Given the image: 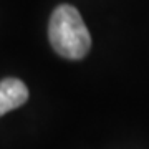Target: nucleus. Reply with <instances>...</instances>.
<instances>
[{
  "label": "nucleus",
  "instance_id": "nucleus-1",
  "mask_svg": "<svg viewBox=\"0 0 149 149\" xmlns=\"http://www.w3.org/2000/svg\"><path fill=\"white\" fill-rule=\"evenodd\" d=\"M48 38L60 56L81 60L91 48V37L80 12L71 5L56 7L50 17Z\"/></svg>",
  "mask_w": 149,
  "mask_h": 149
},
{
  "label": "nucleus",
  "instance_id": "nucleus-2",
  "mask_svg": "<svg viewBox=\"0 0 149 149\" xmlns=\"http://www.w3.org/2000/svg\"><path fill=\"white\" fill-rule=\"evenodd\" d=\"M28 100V88L18 78H5L0 81V116L20 108Z\"/></svg>",
  "mask_w": 149,
  "mask_h": 149
}]
</instances>
